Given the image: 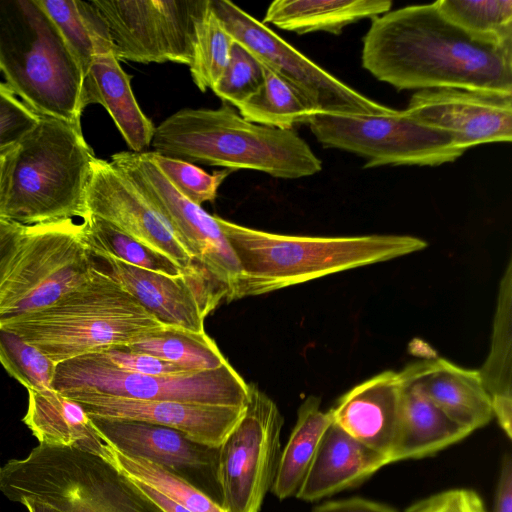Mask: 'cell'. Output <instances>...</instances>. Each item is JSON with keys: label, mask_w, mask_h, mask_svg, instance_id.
I'll return each mask as SVG.
<instances>
[{"label": "cell", "mask_w": 512, "mask_h": 512, "mask_svg": "<svg viewBox=\"0 0 512 512\" xmlns=\"http://www.w3.org/2000/svg\"><path fill=\"white\" fill-rule=\"evenodd\" d=\"M361 63L397 90L463 88L512 93V43L478 40L450 22L437 1L377 16Z\"/></svg>", "instance_id": "6da1fadb"}, {"label": "cell", "mask_w": 512, "mask_h": 512, "mask_svg": "<svg viewBox=\"0 0 512 512\" xmlns=\"http://www.w3.org/2000/svg\"><path fill=\"white\" fill-rule=\"evenodd\" d=\"M215 216L240 273L227 302L263 295L422 250L427 242L408 235L295 236L265 232Z\"/></svg>", "instance_id": "7a4b0ae2"}, {"label": "cell", "mask_w": 512, "mask_h": 512, "mask_svg": "<svg viewBox=\"0 0 512 512\" xmlns=\"http://www.w3.org/2000/svg\"><path fill=\"white\" fill-rule=\"evenodd\" d=\"M154 152L231 171L256 170L298 179L322 170L321 160L294 129L267 127L243 118L232 105L184 108L155 128Z\"/></svg>", "instance_id": "3957f363"}, {"label": "cell", "mask_w": 512, "mask_h": 512, "mask_svg": "<svg viewBox=\"0 0 512 512\" xmlns=\"http://www.w3.org/2000/svg\"><path fill=\"white\" fill-rule=\"evenodd\" d=\"M94 159L81 127L40 116L13 146L0 218L25 226L82 219Z\"/></svg>", "instance_id": "277c9868"}, {"label": "cell", "mask_w": 512, "mask_h": 512, "mask_svg": "<svg viewBox=\"0 0 512 512\" xmlns=\"http://www.w3.org/2000/svg\"><path fill=\"white\" fill-rule=\"evenodd\" d=\"M56 364L115 346H128L167 326L146 310L105 269L51 306L2 325Z\"/></svg>", "instance_id": "5b68a950"}, {"label": "cell", "mask_w": 512, "mask_h": 512, "mask_svg": "<svg viewBox=\"0 0 512 512\" xmlns=\"http://www.w3.org/2000/svg\"><path fill=\"white\" fill-rule=\"evenodd\" d=\"M0 71L37 115L81 127L84 77L39 0H0Z\"/></svg>", "instance_id": "8992f818"}, {"label": "cell", "mask_w": 512, "mask_h": 512, "mask_svg": "<svg viewBox=\"0 0 512 512\" xmlns=\"http://www.w3.org/2000/svg\"><path fill=\"white\" fill-rule=\"evenodd\" d=\"M0 491L55 512H164L106 460L74 447L39 443L25 458L9 460Z\"/></svg>", "instance_id": "52a82bcc"}, {"label": "cell", "mask_w": 512, "mask_h": 512, "mask_svg": "<svg viewBox=\"0 0 512 512\" xmlns=\"http://www.w3.org/2000/svg\"><path fill=\"white\" fill-rule=\"evenodd\" d=\"M81 223L72 219L25 226L0 283V326L47 308L96 267Z\"/></svg>", "instance_id": "ba28073f"}, {"label": "cell", "mask_w": 512, "mask_h": 512, "mask_svg": "<svg viewBox=\"0 0 512 512\" xmlns=\"http://www.w3.org/2000/svg\"><path fill=\"white\" fill-rule=\"evenodd\" d=\"M52 389L66 397L105 395L240 407L248 401V383L229 362L215 370L156 376L121 370L99 352L57 363Z\"/></svg>", "instance_id": "9c48e42d"}, {"label": "cell", "mask_w": 512, "mask_h": 512, "mask_svg": "<svg viewBox=\"0 0 512 512\" xmlns=\"http://www.w3.org/2000/svg\"><path fill=\"white\" fill-rule=\"evenodd\" d=\"M308 125L323 147L365 158L364 168L434 167L454 162L466 152L449 132L422 124L404 110L391 116L317 113Z\"/></svg>", "instance_id": "30bf717a"}, {"label": "cell", "mask_w": 512, "mask_h": 512, "mask_svg": "<svg viewBox=\"0 0 512 512\" xmlns=\"http://www.w3.org/2000/svg\"><path fill=\"white\" fill-rule=\"evenodd\" d=\"M284 418L276 403L248 384L244 413L218 448L216 481L226 512H259L281 454Z\"/></svg>", "instance_id": "8fae6325"}, {"label": "cell", "mask_w": 512, "mask_h": 512, "mask_svg": "<svg viewBox=\"0 0 512 512\" xmlns=\"http://www.w3.org/2000/svg\"><path fill=\"white\" fill-rule=\"evenodd\" d=\"M234 41L264 67L291 83L315 114L391 116L397 110L377 103L312 62L296 48L229 0H210Z\"/></svg>", "instance_id": "7c38bea8"}, {"label": "cell", "mask_w": 512, "mask_h": 512, "mask_svg": "<svg viewBox=\"0 0 512 512\" xmlns=\"http://www.w3.org/2000/svg\"><path fill=\"white\" fill-rule=\"evenodd\" d=\"M118 61L189 66L204 0H93Z\"/></svg>", "instance_id": "4fadbf2b"}, {"label": "cell", "mask_w": 512, "mask_h": 512, "mask_svg": "<svg viewBox=\"0 0 512 512\" xmlns=\"http://www.w3.org/2000/svg\"><path fill=\"white\" fill-rule=\"evenodd\" d=\"M110 162L154 205L195 260L228 293L240 267L215 216L185 197L158 168L148 151L118 152L111 156Z\"/></svg>", "instance_id": "5bb4252c"}, {"label": "cell", "mask_w": 512, "mask_h": 512, "mask_svg": "<svg viewBox=\"0 0 512 512\" xmlns=\"http://www.w3.org/2000/svg\"><path fill=\"white\" fill-rule=\"evenodd\" d=\"M85 206L86 215L108 222L168 257L185 272L202 273L212 278L162 214L111 162L96 157L93 160Z\"/></svg>", "instance_id": "9a60e30c"}, {"label": "cell", "mask_w": 512, "mask_h": 512, "mask_svg": "<svg viewBox=\"0 0 512 512\" xmlns=\"http://www.w3.org/2000/svg\"><path fill=\"white\" fill-rule=\"evenodd\" d=\"M404 111L422 124L449 132L465 151L512 140V93L463 88L419 90Z\"/></svg>", "instance_id": "2e32d148"}, {"label": "cell", "mask_w": 512, "mask_h": 512, "mask_svg": "<svg viewBox=\"0 0 512 512\" xmlns=\"http://www.w3.org/2000/svg\"><path fill=\"white\" fill-rule=\"evenodd\" d=\"M98 257L106 263L107 273L166 326L205 332L206 316L226 298V290L205 274L170 276L109 255Z\"/></svg>", "instance_id": "e0dca14e"}, {"label": "cell", "mask_w": 512, "mask_h": 512, "mask_svg": "<svg viewBox=\"0 0 512 512\" xmlns=\"http://www.w3.org/2000/svg\"><path fill=\"white\" fill-rule=\"evenodd\" d=\"M89 417L141 421L174 429L203 445L219 448L241 419L245 406L169 400H140L105 395H76Z\"/></svg>", "instance_id": "ac0fdd59"}, {"label": "cell", "mask_w": 512, "mask_h": 512, "mask_svg": "<svg viewBox=\"0 0 512 512\" xmlns=\"http://www.w3.org/2000/svg\"><path fill=\"white\" fill-rule=\"evenodd\" d=\"M89 418L101 439L119 451L162 466L196 486L197 479L212 480L217 484L218 448L203 445L179 431L156 424Z\"/></svg>", "instance_id": "d6986e66"}, {"label": "cell", "mask_w": 512, "mask_h": 512, "mask_svg": "<svg viewBox=\"0 0 512 512\" xmlns=\"http://www.w3.org/2000/svg\"><path fill=\"white\" fill-rule=\"evenodd\" d=\"M402 393L400 373L381 372L343 394L329 410L332 421L357 441L385 455L391 464Z\"/></svg>", "instance_id": "ffe728a7"}, {"label": "cell", "mask_w": 512, "mask_h": 512, "mask_svg": "<svg viewBox=\"0 0 512 512\" xmlns=\"http://www.w3.org/2000/svg\"><path fill=\"white\" fill-rule=\"evenodd\" d=\"M399 373L404 384L418 389L471 432L487 425L494 417L490 395L478 370L435 358L411 364Z\"/></svg>", "instance_id": "44dd1931"}, {"label": "cell", "mask_w": 512, "mask_h": 512, "mask_svg": "<svg viewBox=\"0 0 512 512\" xmlns=\"http://www.w3.org/2000/svg\"><path fill=\"white\" fill-rule=\"evenodd\" d=\"M388 464L385 455L357 441L332 421L295 497L318 501L360 485Z\"/></svg>", "instance_id": "7402d4cb"}, {"label": "cell", "mask_w": 512, "mask_h": 512, "mask_svg": "<svg viewBox=\"0 0 512 512\" xmlns=\"http://www.w3.org/2000/svg\"><path fill=\"white\" fill-rule=\"evenodd\" d=\"M131 78L113 51L98 53L84 83L83 100L85 107L102 105L131 151L142 153L151 145L156 127L137 103Z\"/></svg>", "instance_id": "603a6c76"}, {"label": "cell", "mask_w": 512, "mask_h": 512, "mask_svg": "<svg viewBox=\"0 0 512 512\" xmlns=\"http://www.w3.org/2000/svg\"><path fill=\"white\" fill-rule=\"evenodd\" d=\"M471 433L418 389L403 383L399 428L390 462L434 455Z\"/></svg>", "instance_id": "cb8c5ba5"}, {"label": "cell", "mask_w": 512, "mask_h": 512, "mask_svg": "<svg viewBox=\"0 0 512 512\" xmlns=\"http://www.w3.org/2000/svg\"><path fill=\"white\" fill-rule=\"evenodd\" d=\"M23 422L40 444L74 447L101 456L105 442L84 409L54 389L28 390Z\"/></svg>", "instance_id": "d4e9b609"}, {"label": "cell", "mask_w": 512, "mask_h": 512, "mask_svg": "<svg viewBox=\"0 0 512 512\" xmlns=\"http://www.w3.org/2000/svg\"><path fill=\"white\" fill-rule=\"evenodd\" d=\"M392 5L390 0H275L263 23L297 34L324 31L339 35L350 24L389 12Z\"/></svg>", "instance_id": "484cf974"}, {"label": "cell", "mask_w": 512, "mask_h": 512, "mask_svg": "<svg viewBox=\"0 0 512 512\" xmlns=\"http://www.w3.org/2000/svg\"><path fill=\"white\" fill-rule=\"evenodd\" d=\"M512 264L502 277L494 318L491 350L479 371L490 395L493 414L509 439L512 438Z\"/></svg>", "instance_id": "4316f807"}, {"label": "cell", "mask_w": 512, "mask_h": 512, "mask_svg": "<svg viewBox=\"0 0 512 512\" xmlns=\"http://www.w3.org/2000/svg\"><path fill=\"white\" fill-rule=\"evenodd\" d=\"M321 399L307 397L297 411V420L281 451L272 493L280 500L296 496L316 454L320 440L332 422L330 411L320 408Z\"/></svg>", "instance_id": "83f0119b"}, {"label": "cell", "mask_w": 512, "mask_h": 512, "mask_svg": "<svg viewBox=\"0 0 512 512\" xmlns=\"http://www.w3.org/2000/svg\"><path fill=\"white\" fill-rule=\"evenodd\" d=\"M76 59L84 83L96 54L113 51L108 28L92 1L39 0Z\"/></svg>", "instance_id": "f1b7e54d"}, {"label": "cell", "mask_w": 512, "mask_h": 512, "mask_svg": "<svg viewBox=\"0 0 512 512\" xmlns=\"http://www.w3.org/2000/svg\"><path fill=\"white\" fill-rule=\"evenodd\" d=\"M100 457L130 481L147 485L192 512H226L195 484L153 462L123 453L106 442Z\"/></svg>", "instance_id": "f546056e"}, {"label": "cell", "mask_w": 512, "mask_h": 512, "mask_svg": "<svg viewBox=\"0 0 512 512\" xmlns=\"http://www.w3.org/2000/svg\"><path fill=\"white\" fill-rule=\"evenodd\" d=\"M237 108L239 114L250 122L280 129L309 124L315 115L310 104L291 83L266 67L259 90Z\"/></svg>", "instance_id": "4dcf8cb0"}, {"label": "cell", "mask_w": 512, "mask_h": 512, "mask_svg": "<svg viewBox=\"0 0 512 512\" xmlns=\"http://www.w3.org/2000/svg\"><path fill=\"white\" fill-rule=\"evenodd\" d=\"M126 347L174 363L187 371L215 370L228 362L205 332L172 326Z\"/></svg>", "instance_id": "1f68e13d"}, {"label": "cell", "mask_w": 512, "mask_h": 512, "mask_svg": "<svg viewBox=\"0 0 512 512\" xmlns=\"http://www.w3.org/2000/svg\"><path fill=\"white\" fill-rule=\"evenodd\" d=\"M85 244L94 257L109 255L136 267L178 276L185 271L168 257L152 250L108 222L85 215L81 222Z\"/></svg>", "instance_id": "d6a6232c"}, {"label": "cell", "mask_w": 512, "mask_h": 512, "mask_svg": "<svg viewBox=\"0 0 512 512\" xmlns=\"http://www.w3.org/2000/svg\"><path fill=\"white\" fill-rule=\"evenodd\" d=\"M233 37L215 13L210 0H204L194 23L192 59L189 65L194 84L202 92L215 86L221 77L234 44Z\"/></svg>", "instance_id": "836d02e7"}, {"label": "cell", "mask_w": 512, "mask_h": 512, "mask_svg": "<svg viewBox=\"0 0 512 512\" xmlns=\"http://www.w3.org/2000/svg\"><path fill=\"white\" fill-rule=\"evenodd\" d=\"M442 14L470 36L489 43H512L511 0H438Z\"/></svg>", "instance_id": "e575fe53"}, {"label": "cell", "mask_w": 512, "mask_h": 512, "mask_svg": "<svg viewBox=\"0 0 512 512\" xmlns=\"http://www.w3.org/2000/svg\"><path fill=\"white\" fill-rule=\"evenodd\" d=\"M0 363L27 390L52 389L56 363L21 336L1 326Z\"/></svg>", "instance_id": "d590c367"}, {"label": "cell", "mask_w": 512, "mask_h": 512, "mask_svg": "<svg viewBox=\"0 0 512 512\" xmlns=\"http://www.w3.org/2000/svg\"><path fill=\"white\" fill-rule=\"evenodd\" d=\"M264 80V66L234 42L228 63L212 91L225 103L238 107L255 94Z\"/></svg>", "instance_id": "8d00e7d4"}, {"label": "cell", "mask_w": 512, "mask_h": 512, "mask_svg": "<svg viewBox=\"0 0 512 512\" xmlns=\"http://www.w3.org/2000/svg\"><path fill=\"white\" fill-rule=\"evenodd\" d=\"M152 160L173 185L189 200L201 206L213 202L223 181L232 172L228 169L209 174L193 163L149 152Z\"/></svg>", "instance_id": "74e56055"}, {"label": "cell", "mask_w": 512, "mask_h": 512, "mask_svg": "<svg viewBox=\"0 0 512 512\" xmlns=\"http://www.w3.org/2000/svg\"><path fill=\"white\" fill-rule=\"evenodd\" d=\"M40 116L0 82V149L16 144L38 123Z\"/></svg>", "instance_id": "f35d334b"}, {"label": "cell", "mask_w": 512, "mask_h": 512, "mask_svg": "<svg viewBox=\"0 0 512 512\" xmlns=\"http://www.w3.org/2000/svg\"><path fill=\"white\" fill-rule=\"evenodd\" d=\"M95 352H99L112 365L127 372L156 376L190 372L174 363L148 353L131 350L126 346H115Z\"/></svg>", "instance_id": "ab89813d"}, {"label": "cell", "mask_w": 512, "mask_h": 512, "mask_svg": "<svg viewBox=\"0 0 512 512\" xmlns=\"http://www.w3.org/2000/svg\"><path fill=\"white\" fill-rule=\"evenodd\" d=\"M406 512H486V509L474 490L452 489L422 499Z\"/></svg>", "instance_id": "60d3db41"}, {"label": "cell", "mask_w": 512, "mask_h": 512, "mask_svg": "<svg viewBox=\"0 0 512 512\" xmlns=\"http://www.w3.org/2000/svg\"><path fill=\"white\" fill-rule=\"evenodd\" d=\"M25 225L0 218V283L24 235Z\"/></svg>", "instance_id": "b9f144b4"}, {"label": "cell", "mask_w": 512, "mask_h": 512, "mask_svg": "<svg viewBox=\"0 0 512 512\" xmlns=\"http://www.w3.org/2000/svg\"><path fill=\"white\" fill-rule=\"evenodd\" d=\"M311 512H397L392 507L364 498H349L325 502Z\"/></svg>", "instance_id": "7bdbcfd3"}, {"label": "cell", "mask_w": 512, "mask_h": 512, "mask_svg": "<svg viewBox=\"0 0 512 512\" xmlns=\"http://www.w3.org/2000/svg\"><path fill=\"white\" fill-rule=\"evenodd\" d=\"M492 512H512V456L503 457Z\"/></svg>", "instance_id": "ee69618b"}, {"label": "cell", "mask_w": 512, "mask_h": 512, "mask_svg": "<svg viewBox=\"0 0 512 512\" xmlns=\"http://www.w3.org/2000/svg\"><path fill=\"white\" fill-rule=\"evenodd\" d=\"M129 480V479H128ZM146 497L159 506L164 512H192L186 507L168 499L151 487L139 482L131 481Z\"/></svg>", "instance_id": "f6af8a7d"}, {"label": "cell", "mask_w": 512, "mask_h": 512, "mask_svg": "<svg viewBox=\"0 0 512 512\" xmlns=\"http://www.w3.org/2000/svg\"><path fill=\"white\" fill-rule=\"evenodd\" d=\"M14 145L0 149V206L5 194L9 158Z\"/></svg>", "instance_id": "bcb514c9"}, {"label": "cell", "mask_w": 512, "mask_h": 512, "mask_svg": "<svg viewBox=\"0 0 512 512\" xmlns=\"http://www.w3.org/2000/svg\"><path fill=\"white\" fill-rule=\"evenodd\" d=\"M20 504H22L27 509L28 512H55L50 507L39 504L33 500L25 499L22 500Z\"/></svg>", "instance_id": "7dc6e473"}, {"label": "cell", "mask_w": 512, "mask_h": 512, "mask_svg": "<svg viewBox=\"0 0 512 512\" xmlns=\"http://www.w3.org/2000/svg\"><path fill=\"white\" fill-rule=\"evenodd\" d=\"M1 471H2V466L0 465V474H1Z\"/></svg>", "instance_id": "c3c4849f"}]
</instances>
